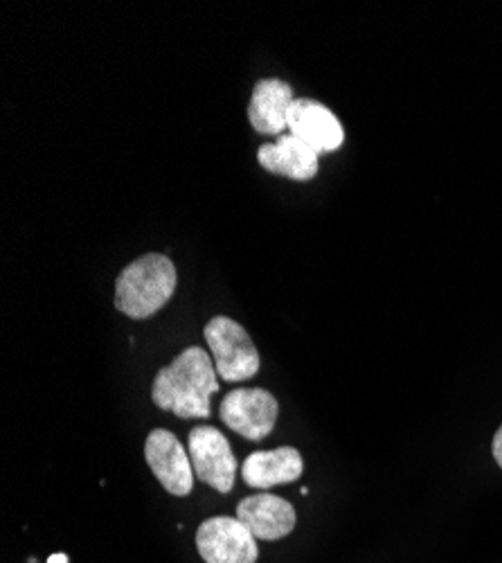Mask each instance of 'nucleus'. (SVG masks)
I'll return each instance as SVG.
<instances>
[{"label":"nucleus","instance_id":"1","mask_svg":"<svg viewBox=\"0 0 502 563\" xmlns=\"http://www.w3.org/2000/svg\"><path fill=\"white\" fill-rule=\"evenodd\" d=\"M219 374L205 350H182L154 379L152 399L160 410L180 419L210 417V397L219 393Z\"/></svg>","mask_w":502,"mask_h":563},{"label":"nucleus","instance_id":"2","mask_svg":"<svg viewBox=\"0 0 502 563\" xmlns=\"http://www.w3.org/2000/svg\"><path fill=\"white\" fill-rule=\"evenodd\" d=\"M176 285V266L167 255H143L118 275L115 309L133 320L152 318L171 300Z\"/></svg>","mask_w":502,"mask_h":563},{"label":"nucleus","instance_id":"3","mask_svg":"<svg viewBox=\"0 0 502 563\" xmlns=\"http://www.w3.org/2000/svg\"><path fill=\"white\" fill-rule=\"evenodd\" d=\"M203 334L212 350L216 374L223 382L242 384L259 372V352L237 320L216 316L205 324Z\"/></svg>","mask_w":502,"mask_h":563},{"label":"nucleus","instance_id":"4","mask_svg":"<svg viewBox=\"0 0 502 563\" xmlns=\"http://www.w3.org/2000/svg\"><path fill=\"white\" fill-rule=\"evenodd\" d=\"M278 415V399L264 388H237L225 395L219 408L223 424L250 442H261L276 431Z\"/></svg>","mask_w":502,"mask_h":563},{"label":"nucleus","instance_id":"5","mask_svg":"<svg viewBox=\"0 0 502 563\" xmlns=\"http://www.w3.org/2000/svg\"><path fill=\"white\" fill-rule=\"evenodd\" d=\"M194 543L205 563H257L259 559L257 539L237 516H212L203 521Z\"/></svg>","mask_w":502,"mask_h":563},{"label":"nucleus","instance_id":"6","mask_svg":"<svg viewBox=\"0 0 502 563\" xmlns=\"http://www.w3.org/2000/svg\"><path fill=\"white\" fill-rule=\"evenodd\" d=\"M188 449L197 478L219 494H231L237 478V457L227 438L214 427H197Z\"/></svg>","mask_w":502,"mask_h":563},{"label":"nucleus","instance_id":"7","mask_svg":"<svg viewBox=\"0 0 502 563\" xmlns=\"http://www.w3.org/2000/svg\"><path fill=\"white\" fill-rule=\"evenodd\" d=\"M145 460L167 494L178 498L192 494L197 476L192 457L171 431L156 429L149 433L145 442Z\"/></svg>","mask_w":502,"mask_h":563},{"label":"nucleus","instance_id":"8","mask_svg":"<svg viewBox=\"0 0 502 563\" xmlns=\"http://www.w3.org/2000/svg\"><path fill=\"white\" fill-rule=\"evenodd\" d=\"M287 122L291 135L300 137L317 156L336 152L345 140V131L338 118L325 104L315 100L295 98Z\"/></svg>","mask_w":502,"mask_h":563},{"label":"nucleus","instance_id":"9","mask_svg":"<svg viewBox=\"0 0 502 563\" xmlns=\"http://www.w3.org/2000/svg\"><path fill=\"white\" fill-rule=\"evenodd\" d=\"M237 519L259 541H280L295 530V507L272 494H255L237 505Z\"/></svg>","mask_w":502,"mask_h":563},{"label":"nucleus","instance_id":"10","mask_svg":"<svg viewBox=\"0 0 502 563\" xmlns=\"http://www.w3.org/2000/svg\"><path fill=\"white\" fill-rule=\"evenodd\" d=\"M304 460L295 446L255 451L242 466V478L253 489H270L302 478Z\"/></svg>","mask_w":502,"mask_h":563},{"label":"nucleus","instance_id":"11","mask_svg":"<svg viewBox=\"0 0 502 563\" xmlns=\"http://www.w3.org/2000/svg\"><path fill=\"white\" fill-rule=\"evenodd\" d=\"M295 102L293 88L285 79H261L253 88L248 120L261 135H285L289 129V109Z\"/></svg>","mask_w":502,"mask_h":563},{"label":"nucleus","instance_id":"12","mask_svg":"<svg viewBox=\"0 0 502 563\" xmlns=\"http://www.w3.org/2000/svg\"><path fill=\"white\" fill-rule=\"evenodd\" d=\"M257 161L266 172L293 180H311L317 174V154L291 133L280 135L276 145L259 147Z\"/></svg>","mask_w":502,"mask_h":563},{"label":"nucleus","instance_id":"13","mask_svg":"<svg viewBox=\"0 0 502 563\" xmlns=\"http://www.w3.org/2000/svg\"><path fill=\"white\" fill-rule=\"evenodd\" d=\"M491 453H493V460H495V464L502 468V424H500V429H498V431H495V435H493Z\"/></svg>","mask_w":502,"mask_h":563},{"label":"nucleus","instance_id":"14","mask_svg":"<svg viewBox=\"0 0 502 563\" xmlns=\"http://www.w3.org/2000/svg\"><path fill=\"white\" fill-rule=\"evenodd\" d=\"M48 563H68V554H53L51 559H48Z\"/></svg>","mask_w":502,"mask_h":563}]
</instances>
